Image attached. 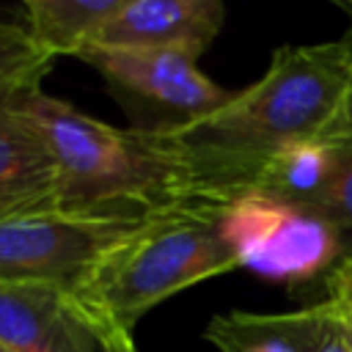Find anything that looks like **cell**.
I'll return each mask as SVG.
<instances>
[{
	"label": "cell",
	"mask_w": 352,
	"mask_h": 352,
	"mask_svg": "<svg viewBox=\"0 0 352 352\" xmlns=\"http://www.w3.org/2000/svg\"><path fill=\"white\" fill-rule=\"evenodd\" d=\"M170 148L184 204L223 209L253 192L264 165L300 140L352 129V25L341 38L280 47L248 88L190 121L154 126Z\"/></svg>",
	"instance_id": "cell-1"
},
{
	"label": "cell",
	"mask_w": 352,
	"mask_h": 352,
	"mask_svg": "<svg viewBox=\"0 0 352 352\" xmlns=\"http://www.w3.org/2000/svg\"><path fill=\"white\" fill-rule=\"evenodd\" d=\"M228 270H236V258L220 236V212L173 206L151 212L132 236L107 250L66 289V302L99 352H138L132 327L143 314Z\"/></svg>",
	"instance_id": "cell-2"
},
{
	"label": "cell",
	"mask_w": 352,
	"mask_h": 352,
	"mask_svg": "<svg viewBox=\"0 0 352 352\" xmlns=\"http://www.w3.org/2000/svg\"><path fill=\"white\" fill-rule=\"evenodd\" d=\"M41 135L60 179V206L107 214H151L190 206L182 173L157 129H121L41 88L14 99Z\"/></svg>",
	"instance_id": "cell-3"
},
{
	"label": "cell",
	"mask_w": 352,
	"mask_h": 352,
	"mask_svg": "<svg viewBox=\"0 0 352 352\" xmlns=\"http://www.w3.org/2000/svg\"><path fill=\"white\" fill-rule=\"evenodd\" d=\"M148 214L38 206L0 214V280L72 289Z\"/></svg>",
	"instance_id": "cell-4"
},
{
	"label": "cell",
	"mask_w": 352,
	"mask_h": 352,
	"mask_svg": "<svg viewBox=\"0 0 352 352\" xmlns=\"http://www.w3.org/2000/svg\"><path fill=\"white\" fill-rule=\"evenodd\" d=\"M220 236L236 267L297 286L330 272L344 256V234L322 214L267 192H245L220 209Z\"/></svg>",
	"instance_id": "cell-5"
},
{
	"label": "cell",
	"mask_w": 352,
	"mask_h": 352,
	"mask_svg": "<svg viewBox=\"0 0 352 352\" xmlns=\"http://www.w3.org/2000/svg\"><path fill=\"white\" fill-rule=\"evenodd\" d=\"M77 58L94 66L110 85L176 113V121L212 113L231 96V91L209 80L195 66L198 60L168 50L88 47Z\"/></svg>",
	"instance_id": "cell-6"
},
{
	"label": "cell",
	"mask_w": 352,
	"mask_h": 352,
	"mask_svg": "<svg viewBox=\"0 0 352 352\" xmlns=\"http://www.w3.org/2000/svg\"><path fill=\"white\" fill-rule=\"evenodd\" d=\"M223 22L226 6L220 0H118L88 47L168 50L198 60Z\"/></svg>",
	"instance_id": "cell-7"
},
{
	"label": "cell",
	"mask_w": 352,
	"mask_h": 352,
	"mask_svg": "<svg viewBox=\"0 0 352 352\" xmlns=\"http://www.w3.org/2000/svg\"><path fill=\"white\" fill-rule=\"evenodd\" d=\"M0 344L8 352H99L74 322L66 292L0 280Z\"/></svg>",
	"instance_id": "cell-8"
},
{
	"label": "cell",
	"mask_w": 352,
	"mask_h": 352,
	"mask_svg": "<svg viewBox=\"0 0 352 352\" xmlns=\"http://www.w3.org/2000/svg\"><path fill=\"white\" fill-rule=\"evenodd\" d=\"M60 206L58 168L14 102L0 104V214Z\"/></svg>",
	"instance_id": "cell-9"
},
{
	"label": "cell",
	"mask_w": 352,
	"mask_h": 352,
	"mask_svg": "<svg viewBox=\"0 0 352 352\" xmlns=\"http://www.w3.org/2000/svg\"><path fill=\"white\" fill-rule=\"evenodd\" d=\"M322 319V302L283 314L231 311L212 316L204 338L217 352H314Z\"/></svg>",
	"instance_id": "cell-10"
},
{
	"label": "cell",
	"mask_w": 352,
	"mask_h": 352,
	"mask_svg": "<svg viewBox=\"0 0 352 352\" xmlns=\"http://www.w3.org/2000/svg\"><path fill=\"white\" fill-rule=\"evenodd\" d=\"M341 143L344 138L300 140L280 148L264 165L253 192H267L280 201L314 209L327 192V187L333 184V176L341 160Z\"/></svg>",
	"instance_id": "cell-11"
},
{
	"label": "cell",
	"mask_w": 352,
	"mask_h": 352,
	"mask_svg": "<svg viewBox=\"0 0 352 352\" xmlns=\"http://www.w3.org/2000/svg\"><path fill=\"white\" fill-rule=\"evenodd\" d=\"M116 6L118 0H30L22 6V25L52 58H77Z\"/></svg>",
	"instance_id": "cell-12"
},
{
	"label": "cell",
	"mask_w": 352,
	"mask_h": 352,
	"mask_svg": "<svg viewBox=\"0 0 352 352\" xmlns=\"http://www.w3.org/2000/svg\"><path fill=\"white\" fill-rule=\"evenodd\" d=\"M52 60L55 58L36 44L22 22L0 19V104L38 91Z\"/></svg>",
	"instance_id": "cell-13"
},
{
	"label": "cell",
	"mask_w": 352,
	"mask_h": 352,
	"mask_svg": "<svg viewBox=\"0 0 352 352\" xmlns=\"http://www.w3.org/2000/svg\"><path fill=\"white\" fill-rule=\"evenodd\" d=\"M311 212L330 220L344 236H352V129L341 143V160L333 184Z\"/></svg>",
	"instance_id": "cell-14"
},
{
	"label": "cell",
	"mask_w": 352,
	"mask_h": 352,
	"mask_svg": "<svg viewBox=\"0 0 352 352\" xmlns=\"http://www.w3.org/2000/svg\"><path fill=\"white\" fill-rule=\"evenodd\" d=\"M327 302L338 311H352V242H346L344 256L327 272Z\"/></svg>",
	"instance_id": "cell-15"
},
{
	"label": "cell",
	"mask_w": 352,
	"mask_h": 352,
	"mask_svg": "<svg viewBox=\"0 0 352 352\" xmlns=\"http://www.w3.org/2000/svg\"><path fill=\"white\" fill-rule=\"evenodd\" d=\"M322 305H324V319H322V330H319V338H316L314 352H352L336 308L327 300H322Z\"/></svg>",
	"instance_id": "cell-16"
},
{
	"label": "cell",
	"mask_w": 352,
	"mask_h": 352,
	"mask_svg": "<svg viewBox=\"0 0 352 352\" xmlns=\"http://www.w3.org/2000/svg\"><path fill=\"white\" fill-rule=\"evenodd\" d=\"M333 305V302H330ZM336 308V305H333ZM336 314H338V319H341V327H344V336H346V341H349V349H352V311H338L336 308Z\"/></svg>",
	"instance_id": "cell-17"
},
{
	"label": "cell",
	"mask_w": 352,
	"mask_h": 352,
	"mask_svg": "<svg viewBox=\"0 0 352 352\" xmlns=\"http://www.w3.org/2000/svg\"><path fill=\"white\" fill-rule=\"evenodd\" d=\"M341 8L349 14V19H352V3H341Z\"/></svg>",
	"instance_id": "cell-18"
},
{
	"label": "cell",
	"mask_w": 352,
	"mask_h": 352,
	"mask_svg": "<svg viewBox=\"0 0 352 352\" xmlns=\"http://www.w3.org/2000/svg\"><path fill=\"white\" fill-rule=\"evenodd\" d=\"M0 352H8V349H6V346H3V344H0Z\"/></svg>",
	"instance_id": "cell-19"
}]
</instances>
